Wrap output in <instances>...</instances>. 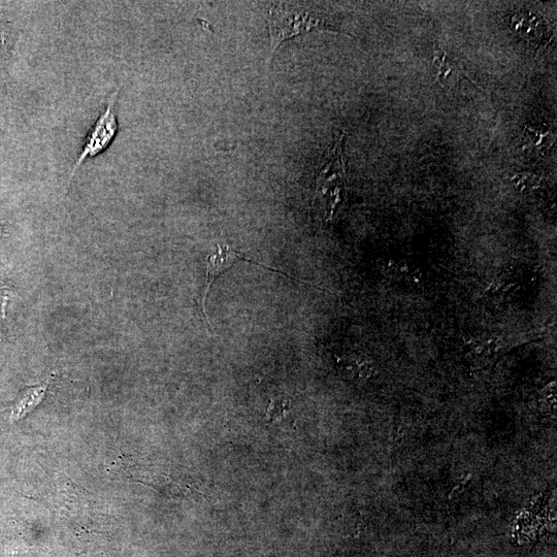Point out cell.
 Here are the masks:
<instances>
[{
  "label": "cell",
  "mask_w": 557,
  "mask_h": 557,
  "mask_svg": "<svg viewBox=\"0 0 557 557\" xmlns=\"http://www.w3.org/2000/svg\"><path fill=\"white\" fill-rule=\"evenodd\" d=\"M269 27L271 35L270 60L276 54L280 45L292 38L308 34L313 30H326L342 32L339 28L311 12L294 10L282 6H273L269 14Z\"/></svg>",
  "instance_id": "6da1fadb"
},
{
  "label": "cell",
  "mask_w": 557,
  "mask_h": 557,
  "mask_svg": "<svg viewBox=\"0 0 557 557\" xmlns=\"http://www.w3.org/2000/svg\"><path fill=\"white\" fill-rule=\"evenodd\" d=\"M117 96L118 91L111 96L105 112L96 120L92 127L81 154L73 167L70 183L87 159L100 155L115 139L119 127L115 113V101Z\"/></svg>",
  "instance_id": "7a4b0ae2"
},
{
  "label": "cell",
  "mask_w": 557,
  "mask_h": 557,
  "mask_svg": "<svg viewBox=\"0 0 557 557\" xmlns=\"http://www.w3.org/2000/svg\"><path fill=\"white\" fill-rule=\"evenodd\" d=\"M336 153L333 155L332 161L327 163L326 168L319 174L316 182L313 207L319 217L324 220L331 218L339 200V188L332 186L339 180L338 176L343 173L341 171L343 169H339L342 163L341 154L338 151Z\"/></svg>",
  "instance_id": "3957f363"
},
{
  "label": "cell",
  "mask_w": 557,
  "mask_h": 557,
  "mask_svg": "<svg viewBox=\"0 0 557 557\" xmlns=\"http://www.w3.org/2000/svg\"><path fill=\"white\" fill-rule=\"evenodd\" d=\"M237 260L247 261V262H250V264L259 266L261 268H267L268 270L274 271L276 273H280V274H282V275H284V276H286L290 279L298 280L302 283L309 284L305 280H301L299 278H293V277L289 276L288 274H286L282 271L272 269L271 267H268L266 265L259 264V262L253 261L251 259H247L246 257L242 256V254L240 252L236 251L235 249H233L232 247H229L226 244H217L216 251L214 253H212L208 258V271H207V277H206V286H205V290H204V294H203V303H202L203 304V310H204L205 317H206V320H207L208 323H209V320H208V316H207V312H206V302H207V297H208L209 290H210L211 286L213 285V283L215 282V280L221 274H223L226 270H228L229 268H232Z\"/></svg>",
  "instance_id": "277c9868"
},
{
  "label": "cell",
  "mask_w": 557,
  "mask_h": 557,
  "mask_svg": "<svg viewBox=\"0 0 557 557\" xmlns=\"http://www.w3.org/2000/svg\"><path fill=\"white\" fill-rule=\"evenodd\" d=\"M434 70L436 80L442 86L453 85L455 80L461 79L462 69L452 55L445 50H436L434 53Z\"/></svg>",
  "instance_id": "5b68a950"
},
{
  "label": "cell",
  "mask_w": 557,
  "mask_h": 557,
  "mask_svg": "<svg viewBox=\"0 0 557 557\" xmlns=\"http://www.w3.org/2000/svg\"><path fill=\"white\" fill-rule=\"evenodd\" d=\"M50 379L35 387H28L20 393L12 409L11 420L17 421L34 410L44 400Z\"/></svg>",
  "instance_id": "8992f818"
},
{
  "label": "cell",
  "mask_w": 557,
  "mask_h": 557,
  "mask_svg": "<svg viewBox=\"0 0 557 557\" xmlns=\"http://www.w3.org/2000/svg\"><path fill=\"white\" fill-rule=\"evenodd\" d=\"M523 151H529L536 156L545 155L555 143V137L550 131H540L526 127L523 133Z\"/></svg>",
  "instance_id": "52a82bcc"
},
{
  "label": "cell",
  "mask_w": 557,
  "mask_h": 557,
  "mask_svg": "<svg viewBox=\"0 0 557 557\" xmlns=\"http://www.w3.org/2000/svg\"><path fill=\"white\" fill-rule=\"evenodd\" d=\"M523 17L526 19L527 23L530 24V26L524 24L521 20L514 16L513 23L515 30H517L519 34L526 35L531 39L542 38L544 36V29L541 22L542 20L538 16L532 14H524Z\"/></svg>",
  "instance_id": "ba28073f"
},
{
  "label": "cell",
  "mask_w": 557,
  "mask_h": 557,
  "mask_svg": "<svg viewBox=\"0 0 557 557\" xmlns=\"http://www.w3.org/2000/svg\"><path fill=\"white\" fill-rule=\"evenodd\" d=\"M289 411V402L285 399H274L267 410V419L273 423L285 418Z\"/></svg>",
  "instance_id": "9c48e42d"
},
{
  "label": "cell",
  "mask_w": 557,
  "mask_h": 557,
  "mask_svg": "<svg viewBox=\"0 0 557 557\" xmlns=\"http://www.w3.org/2000/svg\"><path fill=\"white\" fill-rule=\"evenodd\" d=\"M515 184L523 189H536L539 184V180L536 176L531 174H519L515 178Z\"/></svg>",
  "instance_id": "30bf717a"
},
{
  "label": "cell",
  "mask_w": 557,
  "mask_h": 557,
  "mask_svg": "<svg viewBox=\"0 0 557 557\" xmlns=\"http://www.w3.org/2000/svg\"><path fill=\"white\" fill-rule=\"evenodd\" d=\"M11 299V293L5 292L3 296L2 308H0V326H2V330L5 327L6 321V314H7V306Z\"/></svg>",
  "instance_id": "8fae6325"
},
{
  "label": "cell",
  "mask_w": 557,
  "mask_h": 557,
  "mask_svg": "<svg viewBox=\"0 0 557 557\" xmlns=\"http://www.w3.org/2000/svg\"><path fill=\"white\" fill-rule=\"evenodd\" d=\"M0 235H2V233H0Z\"/></svg>",
  "instance_id": "7c38bea8"
}]
</instances>
